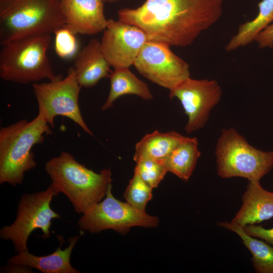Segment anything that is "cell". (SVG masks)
Returning <instances> with one entry per match:
<instances>
[{"label": "cell", "instance_id": "obj_19", "mask_svg": "<svg viewBox=\"0 0 273 273\" xmlns=\"http://www.w3.org/2000/svg\"><path fill=\"white\" fill-rule=\"evenodd\" d=\"M273 22V0H262L253 19L240 25L237 32L225 46L226 52L235 51L255 41L258 34Z\"/></svg>", "mask_w": 273, "mask_h": 273}, {"label": "cell", "instance_id": "obj_16", "mask_svg": "<svg viewBox=\"0 0 273 273\" xmlns=\"http://www.w3.org/2000/svg\"><path fill=\"white\" fill-rule=\"evenodd\" d=\"M110 66L102 51L101 41L93 39L77 54L74 69L79 84L89 88L102 78L109 77Z\"/></svg>", "mask_w": 273, "mask_h": 273}, {"label": "cell", "instance_id": "obj_24", "mask_svg": "<svg viewBox=\"0 0 273 273\" xmlns=\"http://www.w3.org/2000/svg\"><path fill=\"white\" fill-rule=\"evenodd\" d=\"M55 49L57 54L63 59L74 56L78 51V42L75 35L65 26L55 32Z\"/></svg>", "mask_w": 273, "mask_h": 273}, {"label": "cell", "instance_id": "obj_20", "mask_svg": "<svg viewBox=\"0 0 273 273\" xmlns=\"http://www.w3.org/2000/svg\"><path fill=\"white\" fill-rule=\"evenodd\" d=\"M201 155L196 138H185L163 161L168 172L184 180L191 176Z\"/></svg>", "mask_w": 273, "mask_h": 273}, {"label": "cell", "instance_id": "obj_5", "mask_svg": "<svg viewBox=\"0 0 273 273\" xmlns=\"http://www.w3.org/2000/svg\"><path fill=\"white\" fill-rule=\"evenodd\" d=\"M50 34L19 38L3 46L0 51V76L20 84L35 83L43 79L56 80L61 75L53 72L47 55Z\"/></svg>", "mask_w": 273, "mask_h": 273}, {"label": "cell", "instance_id": "obj_14", "mask_svg": "<svg viewBox=\"0 0 273 273\" xmlns=\"http://www.w3.org/2000/svg\"><path fill=\"white\" fill-rule=\"evenodd\" d=\"M260 180H249L242 206L231 222L241 227L273 217V192L263 189Z\"/></svg>", "mask_w": 273, "mask_h": 273}, {"label": "cell", "instance_id": "obj_21", "mask_svg": "<svg viewBox=\"0 0 273 273\" xmlns=\"http://www.w3.org/2000/svg\"><path fill=\"white\" fill-rule=\"evenodd\" d=\"M217 225L237 234L252 255L255 271L258 273H273V246L262 240L247 234L242 227L229 222H218Z\"/></svg>", "mask_w": 273, "mask_h": 273}, {"label": "cell", "instance_id": "obj_10", "mask_svg": "<svg viewBox=\"0 0 273 273\" xmlns=\"http://www.w3.org/2000/svg\"><path fill=\"white\" fill-rule=\"evenodd\" d=\"M170 47L148 40L133 64L144 77L169 90L190 77L189 64L172 52Z\"/></svg>", "mask_w": 273, "mask_h": 273}, {"label": "cell", "instance_id": "obj_22", "mask_svg": "<svg viewBox=\"0 0 273 273\" xmlns=\"http://www.w3.org/2000/svg\"><path fill=\"white\" fill-rule=\"evenodd\" d=\"M152 190L151 186L134 172L123 196L126 202L133 207L145 212L147 204L152 198Z\"/></svg>", "mask_w": 273, "mask_h": 273}, {"label": "cell", "instance_id": "obj_3", "mask_svg": "<svg viewBox=\"0 0 273 273\" xmlns=\"http://www.w3.org/2000/svg\"><path fill=\"white\" fill-rule=\"evenodd\" d=\"M50 125L38 113L31 121L20 120L0 130V184H22L25 172L36 166L32 148L50 134Z\"/></svg>", "mask_w": 273, "mask_h": 273}, {"label": "cell", "instance_id": "obj_13", "mask_svg": "<svg viewBox=\"0 0 273 273\" xmlns=\"http://www.w3.org/2000/svg\"><path fill=\"white\" fill-rule=\"evenodd\" d=\"M103 0H61L65 26L75 34L94 35L107 27Z\"/></svg>", "mask_w": 273, "mask_h": 273}, {"label": "cell", "instance_id": "obj_15", "mask_svg": "<svg viewBox=\"0 0 273 273\" xmlns=\"http://www.w3.org/2000/svg\"><path fill=\"white\" fill-rule=\"evenodd\" d=\"M84 232L81 231L79 235L73 236L68 239L69 245L61 249L63 244L58 238L60 245L53 253L46 256H36L29 251L18 253L10 258L7 263H14L35 268L43 273H79L70 262L72 250L81 236Z\"/></svg>", "mask_w": 273, "mask_h": 273}, {"label": "cell", "instance_id": "obj_28", "mask_svg": "<svg viewBox=\"0 0 273 273\" xmlns=\"http://www.w3.org/2000/svg\"><path fill=\"white\" fill-rule=\"evenodd\" d=\"M119 1H121V0H103L104 2H108V3H111L117 2Z\"/></svg>", "mask_w": 273, "mask_h": 273}, {"label": "cell", "instance_id": "obj_23", "mask_svg": "<svg viewBox=\"0 0 273 273\" xmlns=\"http://www.w3.org/2000/svg\"><path fill=\"white\" fill-rule=\"evenodd\" d=\"M134 172L153 189L157 187L168 172L163 163L151 159L138 160Z\"/></svg>", "mask_w": 273, "mask_h": 273}, {"label": "cell", "instance_id": "obj_27", "mask_svg": "<svg viewBox=\"0 0 273 273\" xmlns=\"http://www.w3.org/2000/svg\"><path fill=\"white\" fill-rule=\"evenodd\" d=\"M32 269L30 267L24 266L23 265L8 263L6 266L2 267L1 272H32Z\"/></svg>", "mask_w": 273, "mask_h": 273}, {"label": "cell", "instance_id": "obj_17", "mask_svg": "<svg viewBox=\"0 0 273 273\" xmlns=\"http://www.w3.org/2000/svg\"><path fill=\"white\" fill-rule=\"evenodd\" d=\"M185 138L174 131L161 132L155 130L144 136L136 144L133 160L136 162L147 158L162 163Z\"/></svg>", "mask_w": 273, "mask_h": 273}, {"label": "cell", "instance_id": "obj_26", "mask_svg": "<svg viewBox=\"0 0 273 273\" xmlns=\"http://www.w3.org/2000/svg\"><path fill=\"white\" fill-rule=\"evenodd\" d=\"M255 41L259 48H273V22L258 34Z\"/></svg>", "mask_w": 273, "mask_h": 273}, {"label": "cell", "instance_id": "obj_1", "mask_svg": "<svg viewBox=\"0 0 273 273\" xmlns=\"http://www.w3.org/2000/svg\"><path fill=\"white\" fill-rule=\"evenodd\" d=\"M224 0H146L136 9L118 12L119 20L136 26L149 40L185 47L214 25Z\"/></svg>", "mask_w": 273, "mask_h": 273}, {"label": "cell", "instance_id": "obj_2", "mask_svg": "<svg viewBox=\"0 0 273 273\" xmlns=\"http://www.w3.org/2000/svg\"><path fill=\"white\" fill-rule=\"evenodd\" d=\"M44 170L52 184L67 197L75 211L82 214L102 200L112 181L110 168L96 172L67 152L47 162Z\"/></svg>", "mask_w": 273, "mask_h": 273}, {"label": "cell", "instance_id": "obj_7", "mask_svg": "<svg viewBox=\"0 0 273 273\" xmlns=\"http://www.w3.org/2000/svg\"><path fill=\"white\" fill-rule=\"evenodd\" d=\"M59 193L51 184L44 191L22 196L18 203L15 221L0 230V238L4 240H11L16 253L28 251V239L36 229L41 230L43 239L51 237L52 220L61 218L60 214L51 207L53 198Z\"/></svg>", "mask_w": 273, "mask_h": 273}, {"label": "cell", "instance_id": "obj_11", "mask_svg": "<svg viewBox=\"0 0 273 273\" xmlns=\"http://www.w3.org/2000/svg\"><path fill=\"white\" fill-rule=\"evenodd\" d=\"M169 91L170 98H176L180 101L188 116L185 127L187 133L204 127L222 95L221 88L216 80L191 77Z\"/></svg>", "mask_w": 273, "mask_h": 273}, {"label": "cell", "instance_id": "obj_18", "mask_svg": "<svg viewBox=\"0 0 273 273\" xmlns=\"http://www.w3.org/2000/svg\"><path fill=\"white\" fill-rule=\"evenodd\" d=\"M109 77L110 89L108 97L102 107V110L112 108L116 99L125 95H134L145 100L153 98L147 83L137 77L129 68L115 69Z\"/></svg>", "mask_w": 273, "mask_h": 273}, {"label": "cell", "instance_id": "obj_8", "mask_svg": "<svg viewBox=\"0 0 273 273\" xmlns=\"http://www.w3.org/2000/svg\"><path fill=\"white\" fill-rule=\"evenodd\" d=\"M112 188L111 184L104 200L82 214L78 222L81 231L96 233L111 229L124 234L133 226L153 228L158 225L157 217L117 200L113 195Z\"/></svg>", "mask_w": 273, "mask_h": 273}, {"label": "cell", "instance_id": "obj_4", "mask_svg": "<svg viewBox=\"0 0 273 273\" xmlns=\"http://www.w3.org/2000/svg\"><path fill=\"white\" fill-rule=\"evenodd\" d=\"M66 24L61 0H0V43L51 34Z\"/></svg>", "mask_w": 273, "mask_h": 273}, {"label": "cell", "instance_id": "obj_25", "mask_svg": "<svg viewBox=\"0 0 273 273\" xmlns=\"http://www.w3.org/2000/svg\"><path fill=\"white\" fill-rule=\"evenodd\" d=\"M243 229L249 236L260 238L273 246V228L266 229L254 224L246 225Z\"/></svg>", "mask_w": 273, "mask_h": 273}, {"label": "cell", "instance_id": "obj_9", "mask_svg": "<svg viewBox=\"0 0 273 273\" xmlns=\"http://www.w3.org/2000/svg\"><path fill=\"white\" fill-rule=\"evenodd\" d=\"M36 97L38 113L48 123L54 127V119L58 116L68 117L78 125L86 133L93 135L85 123L78 104L81 86L79 84L74 67H70L67 75L48 82L32 83Z\"/></svg>", "mask_w": 273, "mask_h": 273}, {"label": "cell", "instance_id": "obj_12", "mask_svg": "<svg viewBox=\"0 0 273 273\" xmlns=\"http://www.w3.org/2000/svg\"><path fill=\"white\" fill-rule=\"evenodd\" d=\"M148 40L146 34L139 27L119 20L108 19L101 46L106 60L114 69L129 68Z\"/></svg>", "mask_w": 273, "mask_h": 273}, {"label": "cell", "instance_id": "obj_6", "mask_svg": "<svg viewBox=\"0 0 273 273\" xmlns=\"http://www.w3.org/2000/svg\"><path fill=\"white\" fill-rule=\"evenodd\" d=\"M215 155L217 173L222 178L260 180L273 167V150L265 152L254 147L233 128L222 130Z\"/></svg>", "mask_w": 273, "mask_h": 273}]
</instances>
